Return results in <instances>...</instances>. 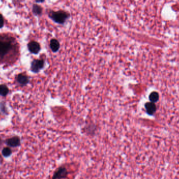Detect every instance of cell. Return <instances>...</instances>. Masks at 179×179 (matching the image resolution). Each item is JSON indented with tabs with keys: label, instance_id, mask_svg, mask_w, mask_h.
Listing matches in <instances>:
<instances>
[{
	"label": "cell",
	"instance_id": "cell-1",
	"mask_svg": "<svg viewBox=\"0 0 179 179\" xmlns=\"http://www.w3.org/2000/svg\"><path fill=\"white\" fill-rule=\"evenodd\" d=\"M48 17L52 21L60 25H64L70 16V13L63 10L57 11L51 10L48 12Z\"/></svg>",
	"mask_w": 179,
	"mask_h": 179
},
{
	"label": "cell",
	"instance_id": "cell-2",
	"mask_svg": "<svg viewBox=\"0 0 179 179\" xmlns=\"http://www.w3.org/2000/svg\"><path fill=\"white\" fill-rule=\"evenodd\" d=\"M13 38L1 37L0 38V58H3L9 54L13 48Z\"/></svg>",
	"mask_w": 179,
	"mask_h": 179
},
{
	"label": "cell",
	"instance_id": "cell-3",
	"mask_svg": "<svg viewBox=\"0 0 179 179\" xmlns=\"http://www.w3.org/2000/svg\"><path fill=\"white\" fill-rule=\"evenodd\" d=\"M45 62L42 59L34 60L31 63L30 70L34 73H38L44 67Z\"/></svg>",
	"mask_w": 179,
	"mask_h": 179
},
{
	"label": "cell",
	"instance_id": "cell-4",
	"mask_svg": "<svg viewBox=\"0 0 179 179\" xmlns=\"http://www.w3.org/2000/svg\"><path fill=\"white\" fill-rule=\"evenodd\" d=\"M27 47L29 52L33 54H38L41 49L40 45L36 41L29 42L27 45Z\"/></svg>",
	"mask_w": 179,
	"mask_h": 179
},
{
	"label": "cell",
	"instance_id": "cell-5",
	"mask_svg": "<svg viewBox=\"0 0 179 179\" xmlns=\"http://www.w3.org/2000/svg\"><path fill=\"white\" fill-rule=\"evenodd\" d=\"M5 143L6 145L9 147H19L21 145V139L18 136H14L13 137L7 139Z\"/></svg>",
	"mask_w": 179,
	"mask_h": 179
},
{
	"label": "cell",
	"instance_id": "cell-6",
	"mask_svg": "<svg viewBox=\"0 0 179 179\" xmlns=\"http://www.w3.org/2000/svg\"><path fill=\"white\" fill-rule=\"evenodd\" d=\"M68 174L67 170L64 167L59 168L54 172L52 179H61L66 178Z\"/></svg>",
	"mask_w": 179,
	"mask_h": 179
},
{
	"label": "cell",
	"instance_id": "cell-7",
	"mask_svg": "<svg viewBox=\"0 0 179 179\" xmlns=\"http://www.w3.org/2000/svg\"><path fill=\"white\" fill-rule=\"evenodd\" d=\"M16 81L20 85L24 86L29 84V77L25 74H20L17 76Z\"/></svg>",
	"mask_w": 179,
	"mask_h": 179
},
{
	"label": "cell",
	"instance_id": "cell-8",
	"mask_svg": "<svg viewBox=\"0 0 179 179\" xmlns=\"http://www.w3.org/2000/svg\"><path fill=\"white\" fill-rule=\"evenodd\" d=\"M145 108L149 115H153L156 111V106L154 104V103H147L145 104Z\"/></svg>",
	"mask_w": 179,
	"mask_h": 179
},
{
	"label": "cell",
	"instance_id": "cell-9",
	"mask_svg": "<svg viewBox=\"0 0 179 179\" xmlns=\"http://www.w3.org/2000/svg\"><path fill=\"white\" fill-rule=\"evenodd\" d=\"M50 47L51 50L56 52L59 50L60 48V44L56 39H52L50 42Z\"/></svg>",
	"mask_w": 179,
	"mask_h": 179
},
{
	"label": "cell",
	"instance_id": "cell-10",
	"mask_svg": "<svg viewBox=\"0 0 179 179\" xmlns=\"http://www.w3.org/2000/svg\"><path fill=\"white\" fill-rule=\"evenodd\" d=\"M42 8L38 4H34L32 7V12L35 16H40L42 13Z\"/></svg>",
	"mask_w": 179,
	"mask_h": 179
},
{
	"label": "cell",
	"instance_id": "cell-11",
	"mask_svg": "<svg viewBox=\"0 0 179 179\" xmlns=\"http://www.w3.org/2000/svg\"><path fill=\"white\" fill-rule=\"evenodd\" d=\"M9 93L8 87L5 84H0V95L6 96Z\"/></svg>",
	"mask_w": 179,
	"mask_h": 179
},
{
	"label": "cell",
	"instance_id": "cell-12",
	"mask_svg": "<svg viewBox=\"0 0 179 179\" xmlns=\"http://www.w3.org/2000/svg\"><path fill=\"white\" fill-rule=\"evenodd\" d=\"M12 153V150L10 149L9 147H5L2 150V154L3 156L5 158L10 157L11 156Z\"/></svg>",
	"mask_w": 179,
	"mask_h": 179
},
{
	"label": "cell",
	"instance_id": "cell-13",
	"mask_svg": "<svg viewBox=\"0 0 179 179\" xmlns=\"http://www.w3.org/2000/svg\"><path fill=\"white\" fill-rule=\"evenodd\" d=\"M149 99L151 102H156L159 99V94L157 92H152L149 95Z\"/></svg>",
	"mask_w": 179,
	"mask_h": 179
},
{
	"label": "cell",
	"instance_id": "cell-14",
	"mask_svg": "<svg viewBox=\"0 0 179 179\" xmlns=\"http://www.w3.org/2000/svg\"><path fill=\"white\" fill-rule=\"evenodd\" d=\"M0 110L3 114H5L6 115L7 114V111L6 106H5V104L3 102L0 103Z\"/></svg>",
	"mask_w": 179,
	"mask_h": 179
},
{
	"label": "cell",
	"instance_id": "cell-15",
	"mask_svg": "<svg viewBox=\"0 0 179 179\" xmlns=\"http://www.w3.org/2000/svg\"><path fill=\"white\" fill-rule=\"evenodd\" d=\"M4 25V21L3 15L0 14V29H2Z\"/></svg>",
	"mask_w": 179,
	"mask_h": 179
},
{
	"label": "cell",
	"instance_id": "cell-16",
	"mask_svg": "<svg viewBox=\"0 0 179 179\" xmlns=\"http://www.w3.org/2000/svg\"><path fill=\"white\" fill-rule=\"evenodd\" d=\"M36 3H44L45 1V0H35Z\"/></svg>",
	"mask_w": 179,
	"mask_h": 179
},
{
	"label": "cell",
	"instance_id": "cell-17",
	"mask_svg": "<svg viewBox=\"0 0 179 179\" xmlns=\"http://www.w3.org/2000/svg\"><path fill=\"white\" fill-rule=\"evenodd\" d=\"M1 141H2V140H1V138L0 137V143H1Z\"/></svg>",
	"mask_w": 179,
	"mask_h": 179
},
{
	"label": "cell",
	"instance_id": "cell-18",
	"mask_svg": "<svg viewBox=\"0 0 179 179\" xmlns=\"http://www.w3.org/2000/svg\"></svg>",
	"mask_w": 179,
	"mask_h": 179
}]
</instances>
